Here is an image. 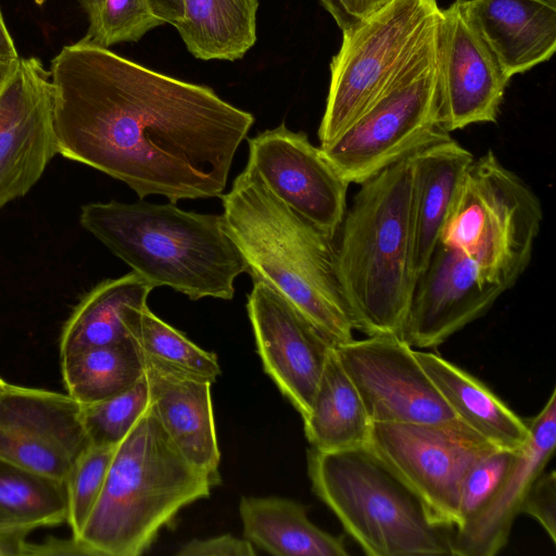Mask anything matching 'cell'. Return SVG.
<instances>
[{
    "instance_id": "cell-19",
    "label": "cell",
    "mask_w": 556,
    "mask_h": 556,
    "mask_svg": "<svg viewBox=\"0 0 556 556\" xmlns=\"http://www.w3.org/2000/svg\"><path fill=\"white\" fill-rule=\"evenodd\" d=\"M463 11L511 78L556 50V4L545 0H460Z\"/></svg>"
},
{
    "instance_id": "cell-24",
    "label": "cell",
    "mask_w": 556,
    "mask_h": 556,
    "mask_svg": "<svg viewBox=\"0 0 556 556\" xmlns=\"http://www.w3.org/2000/svg\"><path fill=\"white\" fill-rule=\"evenodd\" d=\"M303 422L306 439L319 451L354 448L367 443L372 422L334 348L327 355Z\"/></svg>"
},
{
    "instance_id": "cell-28",
    "label": "cell",
    "mask_w": 556,
    "mask_h": 556,
    "mask_svg": "<svg viewBox=\"0 0 556 556\" xmlns=\"http://www.w3.org/2000/svg\"><path fill=\"white\" fill-rule=\"evenodd\" d=\"M127 331L144 362L215 382L220 367L214 353L192 343L177 329L154 315L147 305L126 311Z\"/></svg>"
},
{
    "instance_id": "cell-11",
    "label": "cell",
    "mask_w": 556,
    "mask_h": 556,
    "mask_svg": "<svg viewBox=\"0 0 556 556\" xmlns=\"http://www.w3.org/2000/svg\"><path fill=\"white\" fill-rule=\"evenodd\" d=\"M334 351L371 422H462L400 336L352 339Z\"/></svg>"
},
{
    "instance_id": "cell-27",
    "label": "cell",
    "mask_w": 556,
    "mask_h": 556,
    "mask_svg": "<svg viewBox=\"0 0 556 556\" xmlns=\"http://www.w3.org/2000/svg\"><path fill=\"white\" fill-rule=\"evenodd\" d=\"M61 370L66 393L85 406L130 388L144 375L146 363L128 338L61 356Z\"/></svg>"
},
{
    "instance_id": "cell-9",
    "label": "cell",
    "mask_w": 556,
    "mask_h": 556,
    "mask_svg": "<svg viewBox=\"0 0 556 556\" xmlns=\"http://www.w3.org/2000/svg\"><path fill=\"white\" fill-rule=\"evenodd\" d=\"M437 0H389L342 30L330 63L326 109L319 125L320 147L338 137L384 91L437 26Z\"/></svg>"
},
{
    "instance_id": "cell-6",
    "label": "cell",
    "mask_w": 556,
    "mask_h": 556,
    "mask_svg": "<svg viewBox=\"0 0 556 556\" xmlns=\"http://www.w3.org/2000/svg\"><path fill=\"white\" fill-rule=\"evenodd\" d=\"M312 489L369 556L451 555L452 530L365 445L307 452Z\"/></svg>"
},
{
    "instance_id": "cell-26",
    "label": "cell",
    "mask_w": 556,
    "mask_h": 556,
    "mask_svg": "<svg viewBox=\"0 0 556 556\" xmlns=\"http://www.w3.org/2000/svg\"><path fill=\"white\" fill-rule=\"evenodd\" d=\"M257 0H184L175 25L197 59L236 61L255 45Z\"/></svg>"
},
{
    "instance_id": "cell-40",
    "label": "cell",
    "mask_w": 556,
    "mask_h": 556,
    "mask_svg": "<svg viewBox=\"0 0 556 556\" xmlns=\"http://www.w3.org/2000/svg\"><path fill=\"white\" fill-rule=\"evenodd\" d=\"M47 0H35L37 4H43Z\"/></svg>"
},
{
    "instance_id": "cell-13",
    "label": "cell",
    "mask_w": 556,
    "mask_h": 556,
    "mask_svg": "<svg viewBox=\"0 0 556 556\" xmlns=\"http://www.w3.org/2000/svg\"><path fill=\"white\" fill-rule=\"evenodd\" d=\"M249 142L247 168L287 206L333 240L348 204L349 184L306 134L285 123Z\"/></svg>"
},
{
    "instance_id": "cell-41",
    "label": "cell",
    "mask_w": 556,
    "mask_h": 556,
    "mask_svg": "<svg viewBox=\"0 0 556 556\" xmlns=\"http://www.w3.org/2000/svg\"><path fill=\"white\" fill-rule=\"evenodd\" d=\"M5 384V381L0 377V389Z\"/></svg>"
},
{
    "instance_id": "cell-2",
    "label": "cell",
    "mask_w": 556,
    "mask_h": 556,
    "mask_svg": "<svg viewBox=\"0 0 556 556\" xmlns=\"http://www.w3.org/2000/svg\"><path fill=\"white\" fill-rule=\"evenodd\" d=\"M220 198L226 232L253 283L282 295L333 348L352 340L332 239L280 201L247 167Z\"/></svg>"
},
{
    "instance_id": "cell-20",
    "label": "cell",
    "mask_w": 556,
    "mask_h": 556,
    "mask_svg": "<svg viewBox=\"0 0 556 556\" xmlns=\"http://www.w3.org/2000/svg\"><path fill=\"white\" fill-rule=\"evenodd\" d=\"M409 156L414 262L418 277L438 243L445 218L475 157L447 132Z\"/></svg>"
},
{
    "instance_id": "cell-36",
    "label": "cell",
    "mask_w": 556,
    "mask_h": 556,
    "mask_svg": "<svg viewBox=\"0 0 556 556\" xmlns=\"http://www.w3.org/2000/svg\"><path fill=\"white\" fill-rule=\"evenodd\" d=\"M152 13L163 22L175 26L184 18V0H147Z\"/></svg>"
},
{
    "instance_id": "cell-31",
    "label": "cell",
    "mask_w": 556,
    "mask_h": 556,
    "mask_svg": "<svg viewBox=\"0 0 556 556\" xmlns=\"http://www.w3.org/2000/svg\"><path fill=\"white\" fill-rule=\"evenodd\" d=\"M115 447L90 444L64 480L67 494L66 522L74 540L79 536L98 502Z\"/></svg>"
},
{
    "instance_id": "cell-18",
    "label": "cell",
    "mask_w": 556,
    "mask_h": 556,
    "mask_svg": "<svg viewBox=\"0 0 556 556\" xmlns=\"http://www.w3.org/2000/svg\"><path fill=\"white\" fill-rule=\"evenodd\" d=\"M146 363L151 406L181 455L220 483L210 380Z\"/></svg>"
},
{
    "instance_id": "cell-14",
    "label": "cell",
    "mask_w": 556,
    "mask_h": 556,
    "mask_svg": "<svg viewBox=\"0 0 556 556\" xmlns=\"http://www.w3.org/2000/svg\"><path fill=\"white\" fill-rule=\"evenodd\" d=\"M89 445L81 405L67 393L0 389V458L64 481Z\"/></svg>"
},
{
    "instance_id": "cell-35",
    "label": "cell",
    "mask_w": 556,
    "mask_h": 556,
    "mask_svg": "<svg viewBox=\"0 0 556 556\" xmlns=\"http://www.w3.org/2000/svg\"><path fill=\"white\" fill-rule=\"evenodd\" d=\"M337 25L346 29L378 10L389 0H319Z\"/></svg>"
},
{
    "instance_id": "cell-42",
    "label": "cell",
    "mask_w": 556,
    "mask_h": 556,
    "mask_svg": "<svg viewBox=\"0 0 556 556\" xmlns=\"http://www.w3.org/2000/svg\"><path fill=\"white\" fill-rule=\"evenodd\" d=\"M545 1H547V2H549L552 4H556V0H545Z\"/></svg>"
},
{
    "instance_id": "cell-15",
    "label": "cell",
    "mask_w": 556,
    "mask_h": 556,
    "mask_svg": "<svg viewBox=\"0 0 556 556\" xmlns=\"http://www.w3.org/2000/svg\"><path fill=\"white\" fill-rule=\"evenodd\" d=\"M509 77L466 17L460 0L441 9L437 28L438 115L447 134L495 123Z\"/></svg>"
},
{
    "instance_id": "cell-22",
    "label": "cell",
    "mask_w": 556,
    "mask_h": 556,
    "mask_svg": "<svg viewBox=\"0 0 556 556\" xmlns=\"http://www.w3.org/2000/svg\"><path fill=\"white\" fill-rule=\"evenodd\" d=\"M243 535L254 547L277 556H346L342 536L332 535L307 517L305 507L282 497H241Z\"/></svg>"
},
{
    "instance_id": "cell-4",
    "label": "cell",
    "mask_w": 556,
    "mask_h": 556,
    "mask_svg": "<svg viewBox=\"0 0 556 556\" xmlns=\"http://www.w3.org/2000/svg\"><path fill=\"white\" fill-rule=\"evenodd\" d=\"M79 222L153 289L170 287L193 301L231 300L236 278L247 273L222 214L110 201L84 205Z\"/></svg>"
},
{
    "instance_id": "cell-17",
    "label": "cell",
    "mask_w": 556,
    "mask_h": 556,
    "mask_svg": "<svg viewBox=\"0 0 556 556\" xmlns=\"http://www.w3.org/2000/svg\"><path fill=\"white\" fill-rule=\"evenodd\" d=\"M530 435L489 504L464 527L452 530L451 555L494 556L507 544L516 517L556 446V390L528 421Z\"/></svg>"
},
{
    "instance_id": "cell-33",
    "label": "cell",
    "mask_w": 556,
    "mask_h": 556,
    "mask_svg": "<svg viewBox=\"0 0 556 556\" xmlns=\"http://www.w3.org/2000/svg\"><path fill=\"white\" fill-rule=\"evenodd\" d=\"M521 513L535 519L551 541L556 543V473L542 472L531 485L522 503Z\"/></svg>"
},
{
    "instance_id": "cell-21",
    "label": "cell",
    "mask_w": 556,
    "mask_h": 556,
    "mask_svg": "<svg viewBox=\"0 0 556 556\" xmlns=\"http://www.w3.org/2000/svg\"><path fill=\"white\" fill-rule=\"evenodd\" d=\"M415 355L463 424L497 448L517 451L527 443L528 421L483 382L435 353L415 350Z\"/></svg>"
},
{
    "instance_id": "cell-38",
    "label": "cell",
    "mask_w": 556,
    "mask_h": 556,
    "mask_svg": "<svg viewBox=\"0 0 556 556\" xmlns=\"http://www.w3.org/2000/svg\"><path fill=\"white\" fill-rule=\"evenodd\" d=\"M14 64H15V62L11 63V64L0 62V89L2 88L9 74L11 73Z\"/></svg>"
},
{
    "instance_id": "cell-8",
    "label": "cell",
    "mask_w": 556,
    "mask_h": 556,
    "mask_svg": "<svg viewBox=\"0 0 556 556\" xmlns=\"http://www.w3.org/2000/svg\"><path fill=\"white\" fill-rule=\"evenodd\" d=\"M437 28L375 102L319 146L349 185L363 184L445 132L438 115Z\"/></svg>"
},
{
    "instance_id": "cell-7",
    "label": "cell",
    "mask_w": 556,
    "mask_h": 556,
    "mask_svg": "<svg viewBox=\"0 0 556 556\" xmlns=\"http://www.w3.org/2000/svg\"><path fill=\"white\" fill-rule=\"evenodd\" d=\"M542 219L538 195L488 151L468 167L437 244L503 294L528 267Z\"/></svg>"
},
{
    "instance_id": "cell-32",
    "label": "cell",
    "mask_w": 556,
    "mask_h": 556,
    "mask_svg": "<svg viewBox=\"0 0 556 556\" xmlns=\"http://www.w3.org/2000/svg\"><path fill=\"white\" fill-rule=\"evenodd\" d=\"M517 452L496 448L469 469L462 483L458 521L453 530L464 527L489 504L515 462Z\"/></svg>"
},
{
    "instance_id": "cell-39",
    "label": "cell",
    "mask_w": 556,
    "mask_h": 556,
    "mask_svg": "<svg viewBox=\"0 0 556 556\" xmlns=\"http://www.w3.org/2000/svg\"><path fill=\"white\" fill-rule=\"evenodd\" d=\"M14 555L13 551L3 542L0 541V556Z\"/></svg>"
},
{
    "instance_id": "cell-37",
    "label": "cell",
    "mask_w": 556,
    "mask_h": 556,
    "mask_svg": "<svg viewBox=\"0 0 556 556\" xmlns=\"http://www.w3.org/2000/svg\"><path fill=\"white\" fill-rule=\"evenodd\" d=\"M18 59V52L0 11V62L11 64Z\"/></svg>"
},
{
    "instance_id": "cell-3",
    "label": "cell",
    "mask_w": 556,
    "mask_h": 556,
    "mask_svg": "<svg viewBox=\"0 0 556 556\" xmlns=\"http://www.w3.org/2000/svg\"><path fill=\"white\" fill-rule=\"evenodd\" d=\"M359 186L339 229L341 290L354 330L401 337L417 279L410 156Z\"/></svg>"
},
{
    "instance_id": "cell-30",
    "label": "cell",
    "mask_w": 556,
    "mask_h": 556,
    "mask_svg": "<svg viewBox=\"0 0 556 556\" xmlns=\"http://www.w3.org/2000/svg\"><path fill=\"white\" fill-rule=\"evenodd\" d=\"M144 375L127 390L104 401L81 406V418L90 444L117 445L150 406Z\"/></svg>"
},
{
    "instance_id": "cell-16",
    "label": "cell",
    "mask_w": 556,
    "mask_h": 556,
    "mask_svg": "<svg viewBox=\"0 0 556 556\" xmlns=\"http://www.w3.org/2000/svg\"><path fill=\"white\" fill-rule=\"evenodd\" d=\"M247 309L264 370L302 418L306 417L333 346L300 311L264 283H253Z\"/></svg>"
},
{
    "instance_id": "cell-5",
    "label": "cell",
    "mask_w": 556,
    "mask_h": 556,
    "mask_svg": "<svg viewBox=\"0 0 556 556\" xmlns=\"http://www.w3.org/2000/svg\"><path fill=\"white\" fill-rule=\"evenodd\" d=\"M216 486L170 441L151 406L116 445L76 543L80 555L139 556L178 511Z\"/></svg>"
},
{
    "instance_id": "cell-29",
    "label": "cell",
    "mask_w": 556,
    "mask_h": 556,
    "mask_svg": "<svg viewBox=\"0 0 556 556\" xmlns=\"http://www.w3.org/2000/svg\"><path fill=\"white\" fill-rule=\"evenodd\" d=\"M89 21L83 38L98 47L135 42L149 30L163 25L147 0H80Z\"/></svg>"
},
{
    "instance_id": "cell-23",
    "label": "cell",
    "mask_w": 556,
    "mask_h": 556,
    "mask_svg": "<svg viewBox=\"0 0 556 556\" xmlns=\"http://www.w3.org/2000/svg\"><path fill=\"white\" fill-rule=\"evenodd\" d=\"M67 494L59 480L0 458V541L26 555L25 536L66 521Z\"/></svg>"
},
{
    "instance_id": "cell-34",
    "label": "cell",
    "mask_w": 556,
    "mask_h": 556,
    "mask_svg": "<svg viewBox=\"0 0 556 556\" xmlns=\"http://www.w3.org/2000/svg\"><path fill=\"white\" fill-rule=\"evenodd\" d=\"M176 554L179 556H253L256 552L247 539L222 534L190 540Z\"/></svg>"
},
{
    "instance_id": "cell-25",
    "label": "cell",
    "mask_w": 556,
    "mask_h": 556,
    "mask_svg": "<svg viewBox=\"0 0 556 556\" xmlns=\"http://www.w3.org/2000/svg\"><path fill=\"white\" fill-rule=\"evenodd\" d=\"M152 290L135 271L97 285L80 300L66 320L60 338V357L130 338L125 325L126 311L147 305Z\"/></svg>"
},
{
    "instance_id": "cell-1",
    "label": "cell",
    "mask_w": 556,
    "mask_h": 556,
    "mask_svg": "<svg viewBox=\"0 0 556 556\" xmlns=\"http://www.w3.org/2000/svg\"><path fill=\"white\" fill-rule=\"evenodd\" d=\"M59 154L172 203L222 197L254 116L85 39L50 68Z\"/></svg>"
},
{
    "instance_id": "cell-10",
    "label": "cell",
    "mask_w": 556,
    "mask_h": 556,
    "mask_svg": "<svg viewBox=\"0 0 556 556\" xmlns=\"http://www.w3.org/2000/svg\"><path fill=\"white\" fill-rule=\"evenodd\" d=\"M366 446L418 497L432 522L451 530L465 476L497 448L462 422H372Z\"/></svg>"
},
{
    "instance_id": "cell-12",
    "label": "cell",
    "mask_w": 556,
    "mask_h": 556,
    "mask_svg": "<svg viewBox=\"0 0 556 556\" xmlns=\"http://www.w3.org/2000/svg\"><path fill=\"white\" fill-rule=\"evenodd\" d=\"M56 154L50 72L20 58L0 89V208L25 195Z\"/></svg>"
}]
</instances>
